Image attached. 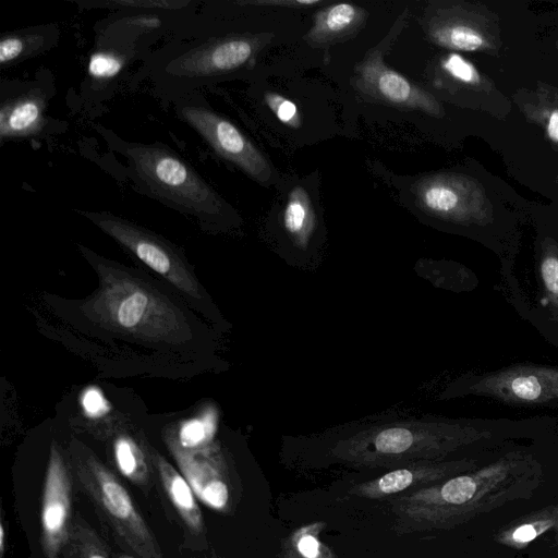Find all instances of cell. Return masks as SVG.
I'll return each instance as SVG.
<instances>
[{"label":"cell","instance_id":"cell-1","mask_svg":"<svg viewBox=\"0 0 558 558\" xmlns=\"http://www.w3.org/2000/svg\"><path fill=\"white\" fill-rule=\"evenodd\" d=\"M78 250L98 278L96 290L78 302V314L90 326L160 351L205 349V325L167 284L82 244Z\"/></svg>","mask_w":558,"mask_h":558},{"label":"cell","instance_id":"cell-2","mask_svg":"<svg viewBox=\"0 0 558 558\" xmlns=\"http://www.w3.org/2000/svg\"><path fill=\"white\" fill-rule=\"evenodd\" d=\"M126 159L130 177L150 197L196 219L205 229L217 227L228 206L218 192L189 163L161 143L114 140Z\"/></svg>","mask_w":558,"mask_h":558},{"label":"cell","instance_id":"cell-3","mask_svg":"<svg viewBox=\"0 0 558 558\" xmlns=\"http://www.w3.org/2000/svg\"><path fill=\"white\" fill-rule=\"evenodd\" d=\"M112 238L150 275L174 291L203 318L217 322V312L182 250L163 236L124 217L108 211L77 210Z\"/></svg>","mask_w":558,"mask_h":558},{"label":"cell","instance_id":"cell-4","mask_svg":"<svg viewBox=\"0 0 558 558\" xmlns=\"http://www.w3.org/2000/svg\"><path fill=\"white\" fill-rule=\"evenodd\" d=\"M70 465L116 539L138 558H163L160 547L120 480L84 444L73 439Z\"/></svg>","mask_w":558,"mask_h":558},{"label":"cell","instance_id":"cell-5","mask_svg":"<svg viewBox=\"0 0 558 558\" xmlns=\"http://www.w3.org/2000/svg\"><path fill=\"white\" fill-rule=\"evenodd\" d=\"M457 396H473L514 408L558 411V366L514 363L469 374L454 388Z\"/></svg>","mask_w":558,"mask_h":558},{"label":"cell","instance_id":"cell-6","mask_svg":"<svg viewBox=\"0 0 558 558\" xmlns=\"http://www.w3.org/2000/svg\"><path fill=\"white\" fill-rule=\"evenodd\" d=\"M527 278H504L508 299L550 344L558 348V241L544 238Z\"/></svg>","mask_w":558,"mask_h":558},{"label":"cell","instance_id":"cell-7","mask_svg":"<svg viewBox=\"0 0 558 558\" xmlns=\"http://www.w3.org/2000/svg\"><path fill=\"white\" fill-rule=\"evenodd\" d=\"M174 104L175 114L221 158L259 182L269 179L266 158L232 122L191 96L174 99Z\"/></svg>","mask_w":558,"mask_h":558},{"label":"cell","instance_id":"cell-8","mask_svg":"<svg viewBox=\"0 0 558 558\" xmlns=\"http://www.w3.org/2000/svg\"><path fill=\"white\" fill-rule=\"evenodd\" d=\"M417 204L428 214L460 225L485 227L493 221V207L482 185L471 177L438 173L414 185Z\"/></svg>","mask_w":558,"mask_h":558},{"label":"cell","instance_id":"cell-9","mask_svg":"<svg viewBox=\"0 0 558 558\" xmlns=\"http://www.w3.org/2000/svg\"><path fill=\"white\" fill-rule=\"evenodd\" d=\"M497 22L486 8L450 2L433 10L426 28L430 40L444 48L492 53L500 44Z\"/></svg>","mask_w":558,"mask_h":558},{"label":"cell","instance_id":"cell-10","mask_svg":"<svg viewBox=\"0 0 558 558\" xmlns=\"http://www.w3.org/2000/svg\"><path fill=\"white\" fill-rule=\"evenodd\" d=\"M60 447L52 441L43 490L41 548L46 558H59L71 533L72 476Z\"/></svg>","mask_w":558,"mask_h":558},{"label":"cell","instance_id":"cell-11","mask_svg":"<svg viewBox=\"0 0 558 558\" xmlns=\"http://www.w3.org/2000/svg\"><path fill=\"white\" fill-rule=\"evenodd\" d=\"M49 96L35 82L1 83L0 138L38 136L50 120L46 117Z\"/></svg>","mask_w":558,"mask_h":558},{"label":"cell","instance_id":"cell-12","mask_svg":"<svg viewBox=\"0 0 558 558\" xmlns=\"http://www.w3.org/2000/svg\"><path fill=\"white\" fill-rule=\"evenodd\" d=\"M140 35L149 34L129 25L122 17L107 24L88 59L87 87L92 90L112 87L138 54L136 37Z\"/></svg>","mask_w":558,"mask_h":558},{"label":"cell","instance_id":"cell-13","mask_svg":"<svg viewBox=\"0 0 558 558\" xmlns=\"http://www.w3.org/2000/svg\"><path fill=\"white\" fill-rule=\"evenodd\" d=\"M360 88L388 104L440 117L439 102L426 90L385 65L378 52L369 54L357 69Z\"/></svg>","mask_w":558,"mask_h":558},{"label":"cell","instance_id":"cell-14","mask_svg":"<svg viewBox=\"0 0 558 558\" xmlns=\"http://www.w3.org/2000/svg\"><path fill=\"white\" fill-rule=\"evenodd\" d=\"M165 441L196 498L214 510H223L229 500V490L218 473L210 445L199 450H185L168 436H165Z\"/></svg>","mask_w":558,"mask_h":558},{"label":"cell","instance_id":"cell-15","mask_svg":"<svg viewBox=\"0 0 558 558\" xmlns=\"http://www.w3.org/2000/svg\"><path fill=\"white\" fill-rule=\"evenodd\" d=\"M150 464L158 472L162 487L181 520L191 533L204 532V520L196 495L186 478L158 451L146 442Z\"/></svg>","mask_w":558,"mask_h":558},{"label":"cell","instance_id":"cell-16","mask_svg":"<svg viewBox=\"0 0 558 558\" xmlns=\"http://www.w3.org/2000/svg\"><path fill=\"white\" fill-rule=\"evenodd\" d=\"M60 37L56 25L32 26L1 35L0 65L11 66L52 48Z\"/></svg>","mask_w":558,"mask_h":558},{"label":"cell","instance_id":"cell-17","mask_svg":"<svg viewBox=\"0 0 558 558\" xmlns=\"http://www.w3.org/2000/svg\"><path fill=\"white\" fill-rule=\"evenodd\" d=\"M365 19L361 8L347 2L331 4L316 13L307 33L312 44H325L343 38L357 28Z\"/></svg>","mask_w":558,"mask_h":558},{"label":"cell","instance_id":"cell-18","mask_svg":"<svg viewBox=\"0 0 558 558\" xmlns=\"http://www.w3.org/2000/svg\"><path fill=\"white\" fill-rule=\"evenodd\" d=\"M112 457L125 478L138 486L148 484L149 457L145 440H136L129 432H118L112 440Z\"/></svg>","mask_w":558,"mask_h":558},{"label":"cell","instance_id":"cell-19","mask_svg":"<svg viewBox=\"0 0 558 558\" xmlns=\"http://www.w3.org/2000/svg\"><path fill=\"white\" fill-rule=\"evenodd\" d=\"M283 225L299 243H306L315 225V214L304 187L295 186L290 191L283 211Z\"/></svg>","mask_w":558,"mask_h":558},{"label":"cell","instance_id":"cell-20","mask_svg":"<svg viewBox=\"0 0 558 558\" xmlns=\"http://www.w3.org/2000/svg\"><path fill=\"white\" fill-rule=\"evenodd\" d=\"M216 432L215 414L207 412L184 421L178 428L167 429L166 436L185 450H199L211 444Z\"/></svg>","mask_w":558,"mask_h":558},{"label":"cell","instance_id":"cell-21","mask_svg":"<svg viewBox=\"0 0 558 558\" xmlns=\"http://www.w3.org/2000/svg\"><path fill=\"white\" fill-rule=\"evenodd\" d=\"M65 547L73 549L76 558H109L98 536L78 519L72 523Z\"/></svg>","mask_w":558,"mask_h":558},{"label":"cell","instance_id":"cell-22","mask_svg":"<svg viewBox=\"0 0 558 558\" xmlns=\"http://www.w3.org/2000/svg\"><path fill=\"white\" fill-rule=\"evenodd\" d=\"M196 2L192 1H170V0H111L102 2H85V7H98L109 8L118 10H130V11H155V12H168L184 10L189 5H193Z\"/></svg>","mask_w":558,"mask_h":558},{"label":"cell","instance_id":"cell-23","mask_svg":"<svg viewBox=\"0 0 558 558\" xmlns=\"http://www.w3.org/2000/svg\"><path fill=\"white\" fill-rule=\"evenodd\" d=\"M524 111L530 120L543 129L546 137L558 146V104L538 101L525 106Z\"/></svg>","mask_w":558,"mask_h":558},{"label":"cell","instance_id":"cell-24","mask_svg":"<svg viewBox=\"0 0 558 558\" xmlns=\"http://www.w3.org/2000/svg\"><path fill=\"white\" fill-rule=\"evenodd\" d=\"M441 68L453 80L469 86H482L484 81L477 69L458 53H449L441 60Z\"/></svg>","mask_w":558,"mask_h":558},{"label":"cell","instance_id":"cell-25","mask_svg":"<svg viewBox=\"0 0 558 558\" xmlns=\"http://www.w3.org/2000/svg\"><path fill=\"white\" fill-rule=\"evenodd\" d=\"M414 441L413 434L405 427H390L380 432L375 438V447L383 453H401Z\"/></svg>","mask_w":558,"mask_h":558},{"label":"cell","instance_id":"cell-26","mask_svg":"<svg viewBox=\"0 0 558 558\" xmlns=\"http://www.w3.org/2000/svg\"><path fill=\"white\" fill-rule=\"evenodd\" d=\"M477 484L476 478L469 475L454 477L442 486L441 497L449 504H465L476 494Z\"/></svg>","mask_w":558,"mask_h":558},{"label":"cell","instance_id":"cell-27","mask_svg":"<svg viewBox=\"0 0 558 558\" xmlns=\"http://www.w3.org/2000/svg\"><path fill=\"white\" fill-rule=\"evenodd\" d=\"M264 98L268 108L282 123L294 129L301 125L300 111L293 101L272 92H267Z\"/></svg>","mask_w":558,"mask_h":558},{"label":"cell","instance_id":"cell-28","mask_svg":"<svg viewBox=\"0 0 558 558\" xmlns=\"http://www.w3.org/2000/svg\"><path fill=\"white\" fill-rule=\"evenodd\" d=\"M555 524L554 520L527 522L521 524L505 535V542L513 544H526Z\"/></svg>","mask_w":558,"mask_h":558},{"label":"cell","instance_id":"cell-29","mask_svg":"<svg viewBox=\"0 0 558 558\" xmlns=\"http://www.w3.org/2000/svg\"><path fill=\"white\" fill-rule=\"evenodd\" d=\"M413 481L409 470H397L384 475L379 482V488L386 494L397 493L407 488Z\"/></svg>","mask_w":558,"mask_h":558},{"label":"cell","instance_id":"cell-30","mask_svg":"<svg viewBox=\"0 0 558 558\" xmlns=\"http://www.w3.org/2000/svg\"><path fill=\"white\" fill-rule=\"evenodd\" d=\"M82 404L86 415L89 417H98L102 415L107 408L106 400L102 395L95 388L85 390Z\"/></svg>","mask_w":558,"mask_h":558},{"label":"cell","instance_id":"cell-31","mask_svg":"<svg viewBox=\"0 0 558 558\" xmlns=\"http://www.w3.org/2000/svg\"><path fill=\"white\" fill-rule=\"evenodd\" d=\"M238 4L252 5H277L287 8H305L323 3L320 0H256V1H238Z\"/></svg>","mask_w":558,"mask_h":558},{"label":"cell","instance_id":"cell-32","mask_svg":"<svg viewBox=\"0 0 558 558\" xmlns=\"http://www.w3.org/2000/svg\"><path fill=\"white\" fill-rule=\"evenodd\" d=\"M299 550L306 558H316L318 555L319 544L313 536H304L299 542Z\"/></svg>","mask_w":558,"mask_h":558},{"label":"cell","instance_id":"cell-33","mask_svg":"<svg viewBox=\"0 0 558 558\" xmlns=\"http://www.w3.org/2000/svg\"><path fill=\"white\" fill-rule=\"evenodd\" d=\"M4 539H5L4 524H3V522H1V524H0V551H1V557L3 556L4 549H5V545H4L5 541Z\"/></svg>","mask_w":558,"mask_h":558},{"label":"cell","instance_id":"cell-34","mask_svg":"<svg viewBox=\"0 0 558 558\" xmlns=\"http://www.w3.org/2000/svg\"><path fill=\"white\" fill-rule=\"evenodd\" d=\"M556 527H557V532H558V514H557V521H556Z\"/></svg>","mask_w":558,"mask_h":558},{"label":"cell","instance_id":"cell-35","mask_svg":"<svg viewBox=\"0 0 558 558\" xmlns=\"http://www.w3.org/2000/svg\"><path fill=\"white\" fill-rule=\"evenodd\" d=\"M123 558H131V557H123Z\"/></svg>","mask_w":558,"mask_h":558},{"label":"cell","instance_id":"cell-36","mask_svg":"<svg viewBox=\"0 0 558 558\" xmlns=\"http://www.w3.org/2000/svg\"><path fill=\"white\" fill-rule=\"evenodd\" d=\"M557 48H558V43H557Z\"/></svg>","mask_w":558,"mask_h":558}]
</instances>
